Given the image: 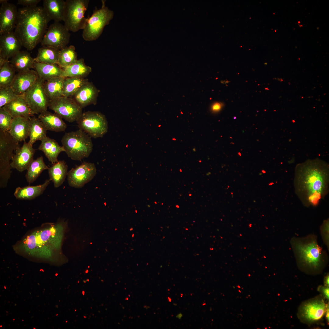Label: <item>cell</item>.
<instances>
[{"mask_svg":"<svg viewBox=\"0 0 329 329\" xmlns=\"http://www.w3.org/2000/svg\"><path fill=\"white\" fill-rule=\"evenodd\" d=\"M327 166L311 161L298 167L294 179L296 193L306 206H315L328 192Z\"/></svg>","mask_w":329,"mask_h":329,"instance_id":"1","label":"cell"},{"mask_svg":"<svg viewBox=\"0 0 329 329\" xmlns=\"http://www.w3.org/2000/svg\"><path fill=\"white\" fill-rule=\"evenodd\" d=\"M51 20L43 7L19 8L14 32L22 46L31 51L41 42Z\"/></svg>","mask_w":329,"mask_h":329,"instance_id":"2","label":"cell"},{"mask_svg":"<svg viewBox=\"0 0 329 329\" xmlns=\"http://www.w3.org/2000/svg\"><path fill=\"white\" fill-rule=\"evenodd\" d=\"M290 243L298 266L302 271L310 274H318L323 271L327 263L328 256L319 245L316 235L294 237L291 239Z\"/></svg>","mask_w":329,"mask_h":329,"instance_id":"3","label":"cell"},{"mask_svg":"<svg viewBox=\"0 0 329 329\" xmlns=\"http://www.w3.org/2000/svg\"><path fill=\"white\" fill-rule=\"evenodd\" d=\"M58 225L47 224L45 227L33 232L23 240L19 247L28 255L49 257L51 255Z\"/></svg>","mask_w":329,"mask_h":329,"instance_id":"4","label":"cell"},{"mask_svg":"<svg viewBox=\"0 0 329 329\" xmlns=\"http://www.w3.org/2000/svg\"><path fill=\"white\" fill-rule=\"evenodd\" d=\"M61 142L68 157L74 160L87 157L93 150L91 137L80 129L65 133Z\"/></svg>","mask_w":329,"mask_h":329,"instance_id":"5","label":"cell"},{"mask_svg":"<svg viewBox=\"0 0 329 329\" xmlns=\"http://www.w3.org/2000/svg\"><path fill=\"white\" fill-rule=\"evenodd\" d=\"M101 8L95 9L87 21L83 30L82 36L87 41L98 39L102 34L105 27L108 25L114 16L113 12L105 6L104 0H102Z\"/></svg>","mask_w":329,"mask_h":329,"instance_id":"6","label":"cell"},{"mask_svg":"<svg viewBox=\"0 0 329 329\" xmlns=\"http://www.w3.org/2000/svg\"><path fill=\"white\" fill-rule=\"evenodd\" d=\"M8 132L0 129V187L7 186L12 173L10 161L19 146Z\"/></svg>","mask_w":329,"mask_h":329,"instance_id":"7","label":"cell"},{"mask_svg":"<svg viewBox=\"0 0 329 329\" xmlns=\"http://www.w3.org/2000/svg\"><path fill=\"white\" fill-rule=\"evenodd\" d=\"M90 0H66L63 21L69 31L76 32L84 28L87 18L85 14Z\"/></svg>","mask_w":329,"mask_h":329,"instance_id":"8","label":"cell"},{"mask_svg":"<svg viewBox=\"0 0 329 329\" xmlns=\"http://www.w3.org/2000/svg\"><path fill=\"white\" fill-rule=\"evenodd\" d=\"M76 122L79 129L91 138L102 137L108 131L107 119L105 115L99 111L83 112Z\"/></svg>","mask_w":329,"mask_h":329,"instance_id":"9","label":"cell"},{"mask_svg":"<svg viewBox=\"0 0 329 329\" xmlns=\"http://www.w3.org/2000/svg\"><path fill=\"white\" fill-rule=\"evenodd\" d=\"M328 304H326L324 299L318 296L302 303L298 309L297 315L300 321L311 325L321 320L324 316Z\"/></svg>","mask_w":329,"mask_h":329,"instance_id":"10","label":"cell"},{"mask_svg":"<svg viewBox=\"0 0 329 329\" xmlns=\"http://www.w3.org/2000/svg\"><path fill=\"white\" fill-rule=\"evenodd\" d=\"M44 81L39 77L23 97L32 113L40 114L47 110L50 100L44 88Z\"/></svg>","mask_w":329,"mask_h":329,"instance_id":"11","label":"cell"},{"mask_svg":"<svg viewBox=\"0 0 329 329\" xmlns=\"http://www.w3.org/2000/svg\"><path fill=\"white\" fill-rule=\"evenodd\" d=\"M48 108L71 122L76 121L83 113L82 108L73 98L63 96L50 100Z\"/></svg>","mask_w":329,"mask_h":329,"instance_id":"12","label":"cell"},{"mask_svg":"<svg viewBox=\"0 0 329 329\" xmlns=\"http://www.w3.org/2000/svg\"><path fill=\"white\" fill-rule=\"evenodd\" d=\"M64 25L54 22L48 27L41 42L43 46L60 50L69 43L70 34Z\"/></svg>","mask_w":329,"mask_h":329,"instance_id":"13","label":"cell"},{"mask_svg":"<svg viewBox=\"0 0 329 329\" xmlns=\"http://www.w3.org/2000/svg\"><path fill=\"white\" fill-rule=\"evenodd\" d=\"M97 169L94 164L84 162L72 168L68 172L69 185L75 188H81L91 180L96 175Z\"/></svg>","mask_w":329,"mask_h":329,"instance_id":"14","label":"cell"},{"mask_svg":"<svg viewBox=\"0 0 329 329\" xmlns=\"http://www.w3.org/2000/svg\"><path fill=\"white\" fill-rule=\"evenodd\" d=\"M8 1H0V35L14 31L16 27L18 9Z\"/></svg>","mask_w":329,"mask_h":329,"instance_id":"15","label":"cell"},{"mask_svg":"<svg viewBox=\"0 0 329 329\" xmlns=\"http://www.w3.org/2000/svg\"><path fill=\"white\" fill-rule=\"evenodd\" d=\"M36 150L30 143L24 142L21 147H19L15 150V154L10 163L12 168L20 172L27 170L33 157Z\"/></svg>","mask_w":329,"mask_h":329,"instance_id":"16","label":"cell"},{"mask_svg":"<svg viewBox=\"0 0 329 329\" xmlns=\"http://www.w3.org/2000/svg\"><path fill=\"white\" fill-rule=\"evenodd\" d=\"M38 77L36 71L31 69L17 73L10 87L16 95L23 96Z\"/></svg>","mask_w":329,"mask_h":329,"instance_id":"17","label":"cell"},{"mask_svg":"<svg viewBox=\"0 0 329 329\" xmlns=\"http://www.w3.org/2000/svg\"><path fill=\"white\" fill-rule=\"evenodd\" d=\"M22 46L14 31L0 35V61H9Z\"/></svg>","mask_w":329,"mask_h":329,"instance_id":"18","label":"cell"},{"mask_svg":"<svg viewBox=\"0 0 329 329\" xmlns=\"http://www.w3.org/2000/svg\"><path fill=\"white\" fill-rule=\"evenodd\" d=\"M99 92L92 83L88 81L76 92L73 98L83 108L90 104H96Z\"/></svg>","mask_w":329,"mask_h":329,"instance_id":"19","label":"cell"},{"mask_svg":"<svg viewBox=\"0 0 329 329\" xmlns=\"http://www.w3.org/2000/svg\"><path fill=\"white\" fill-rule=\"evenodd\" d=\"M29 119L22 117L13 118L8 132L16 141L25 142L29 136Z\"/></svg>","mask_w":329,"mask_h":329,"instance_id":"20","label":"cell"},{"mask_svg":"<svg viewBox=\"0 0 329 329\" xmlns=\"http://www.w3.org/2000/svg\"><path fill=\"white\" fill-rule=\"evenodd\" d=\"M2 108L8 111L13 118L22 117L29 119L34 116L23 96L18 97Z\"/></svg>","mask_w":329,"mask_h":329,"instance_id":"21","label":"cell"},{"mask_svg":"<svg viewBox=\"0 0 329 329\" xmlns=\"http://www.w3.org/2000/svg\"><path fill=\"white\" fill-rule=\"evenodd\" d=\"M38 118L47 130L61 132L66 128L67 125L62 118L55 113L45 111L39 114Z\"/></svg>","mask_w":329,"mask_h":329,"instance_id":"22","label":"cell"},{"mask_svg":"<svg viewBox=\"0 0 329 329\" xmlns=\"http://www.w3.org/2000/svg\"><path fill=\"white\" fill-rule=\"evenodd\" d=\"M38 149L42 151L49 161L53 164L58 162V157L62 152L65 151L63 147L60 146L54 139L47 136L42 139Z\"/></svg>","mask_w":329,"mask_h":329,"instance_id":"23","label":"cell"},{"mask_svg":"<svg viewBox=\"0 0 329 329\" xmlns=\"http://www.w3.org/2000/svg\"><path fill=\"white\" fill-rule=\"evenodd\" d=\"M50 181L49 179H47L43 184L35 186L18 187L15 189L14 196L19 200L34 199L43 194Z\"/></svg>","mask_w":329,"mask_h":329,"instance_id":"24","label":"cell"},{"mask_svg":"<svg viewBox=\"0 0 329 329\" xmlns=\"http://www.w3.org/2000/svg\"><path fill=\"white\" fill-rule=\"evenodd\" d=\"M9 62L15 71L19 73L34 68L35 62L28 52L20 51L11 58Z\"/></svg>","mask_w":329,"mask_h":329,"instance_id":"25","label":"cell"},{"mask_svg":"<svg viewBox=\"0 0 329 329\" xmlns=\"http://www.w3.org/2000/svg\"><path fill=\"white\" fill-rule=\"evenodd\" d=\"M43 8L51 20L63 21L65 1L63 0H44Z\"/></svg>","mask_w":329,"mask_h":329,"instance_id":"26","label":"cell"},{"mask_svg":"<svg viewBox=\"0 0 329 329\" xmlns=\"http://www.w3.org/2000/svg\"><path fill=\"white\" fill-rule=\"evenodd\" d=\"M34 69L39 77L44 82L53 78L62 76V69L57 64H50L35 62Z\"/></svg>","mask_w":329,"mask_h":329,"instance_id":"27","label":"cell"},{"mask_svg":"<svg viewBox=\"0 0 329 329\" xmlns=\"http://www.w3.org/2000/svg\"><path fill=\"white\" fill-rule=\"evenodd\" d=\"M49 180L54 187L58 188L64 182L68 173V165L64 161H59L49 168Z\"/></svg>","mask_w":329,"mask_h":329,"instance_id":"28","label":"cell"},{"mask_svg":"<svg viewBox=\"0 0 329 329\" xmlns=\"http://www.w3.org/2000/svg\"><path fill=\"white\" fill-rule=\"evenodd\" d=\"M63 72L62 76L84 78L91 72V68L86 65L83 58L78 59L74 64L62 68Z\"/></svg>","mask_w":329,"mask_h":329,"instance_id":"29","label":"cell"},{"mask_svg":"<svg viewBox=\"0 0 329 329\" xmlns=\"http://www.w3.org/2000/svg\"><path fill=\"white\" fill-rule=\"evenodd\" d=\"M29 136L28 142L33 146L37 140L41 141L47 136V130L42 122L38 118L34 116L29 119Z\"/></svg>","mask_w":329,"mask_h":329,"instance_id":"30","label":"cell"},{"mask_svg":"<svg viewBox=\"0 0 329 329\" xmlns=\"http://www.w3.org/2000/svg\"><path fill=\"white\" fill-rule=\"evenodd\" d=\"M65 77L59 76L44 82V88L50 100L62 96L63 82Z\"/></svg>","mask_w":329,"mask_h":329,"instance_id":"31","label":"cell"},{"mask_svg":"<svg viewBox=\"0 0 329 329\" xmlns=\"http://www.w3.org/2000/svg\"><path fill=\"white\" fill-rule=\"evenodd\" d=\"M48 168L49 167L44 163L42 156L33 159L27 170L25 177L27 182L29 184L33 182L43 171Z\"/></svg>","mask_w":329,"mask_h":329,"instance_id":"32","label":"cell"},{"mask_svg":"<svg viewBox=\"0 0 329 329\" xmlns=\"http://www.w3.org/2000/svg\"><path fill=\"white\" fill-rule=\"evenodd\" d=\"M59 50L54 48L42 46L38 50V53L34 58L35 62L47 64H57Z\"/></svg>","mask_w":329,"mask_h":329,"instance_id":"33","label":"cell"},{"mask_svg":"<svg viewBox=\"0 0 329 329\" xmlns=\"http://www.w3.org/2000/svg\"><path fill=\"white\" fill-rule=\"evenodd\" d=\"M88 81L87 79L83 78H65L62 96L67 97L73 96L76 92Z\"/></svg>","mask_w":329,"mask_h":329,"instance_id":"34","label":"cell"},{"mask_svg":"<svg viewBox=\"0 0 329 329\" xmlns=\"http://www.w3.org/2000/svg\"><path fill=\"white\" fill-rule=\"evenodd\" d=\"M75 47L66 46L59 50L57 65L62 68L71 65L78 60Z\"/></svg>","mask_w":329,"mask_h":329,"instance_id":"35","label":"cell"},{"mask_svg":"<svg viewBox=\"0 0 329 329\" xmlns=\"http://www.w3.org/2000/svg\"><path fill=\"white\" fill-rule=\"evenodd\" d=\"M15 72L9 61H0V88L10 86Z\"/></svg>","mask_w":329,"mask_h":329,"instance_id":"36","label":"cell"},{"mask_svg":"<svg viewBox=\"0 0 329 329\" xmlns=\"http://www.w3.org/2000/svg\"><path fill=\"white\" fill-rule=\"evenodd\" d=\"M19 96L16 95L10 87L0 88V108L10 103Z\"/></svg>","mask_w":329,"mask_h":329,"instance_id":"37","label":"cell"},{"mask_svg":"<svg viewBox=\"0 0 329 329\" xmlns=\"http://www.w3.org/2000/svg\"><path fill=\"white\" fill-rule=\"evenodd\" d=\"M13 118L8 111L0 108V129L9 132Z\"/></svg>","mask_w":329,"mask_h":329,"instance_id":"38","label":"cell"},{"mask_svg":"<svg viewBox=\"0 0 329 329\" xmlns=\"http://www.w3.org/2000/svg\"><path fill=\"white\" fill-rule=\"evenodd\" d=\"M329 222L328 219L325 220L320 228V232L323 241L328 250L329 247Z\"/></svg>","mask_w":329,"mask_h":329,"instance_id":"39","label":"cell"},{"mask_svg":"<svg viewBox=\"0 0 329 329\" xmlns=\"http://www.w3.org/2000/svg\"><path fill=\"white\" fill-rule=\"evenodd\" d=\"M41 1V0H18L17 4L24 7L34 6H37Z\"/></svg>","mask_w":329,"mask_h":329,"instance_id":"40","label":"cell"},{"mask_svg":"<svg viewBox=\"0 0 329 329\" xmlns=\"http://www.w3.org/2000/svg\"><path fill=\"white\" fill-rule=\"evenodd\" d=\"M317 290L324 299H326L327 301L329 300V287L320 285L318 287Z\"/></svg>","mask_w":329,"mask_h":329,"instance_id":"41","label":"cell"},{"mask_svg":"<svg viewBox=\"0 0 329 329\" xmlns=\"http://www.w3.org/2000/svg\"><path fill=\"white\" fill-rule=\"evenodd\" d=\"M223 106L222 103L217 102L214 103L211 106V110L213 113H217L219 111Z\"/></svg>","mask_w":329,"mask_h":329,"instance_id":"42","label":"cell"},{"mask_svg":"<svg viewBox=\"0 0 329 329\" xmlns=\"http://www.w3.org/2000/svg\"><path fill=\"white\" fill-rule=\"evenodd\" d=\"M324 286L327 287L329 286V274H327L324 277Z\"/></svg>","mask_w":329,"mask_h":329,"instance_id":"43","label":"cell"},{"mask_svg":"<svg viewBox=\"0 0 329 329\" xmlns=\"http://www.w3.org/2000/svg\"><path fill=\"white\" fill-rule=\"evenodd\" d=\"M329 306H328V307H327V310H326V312H325V315H324L325 316L326 319V320L327 321V322L328 323H329Z\"/></svg>","mask_w":329,"mask_h":329,"instance_id":"44","label":"cell"},{"mask_svg":"<svg viewBox=\"0 0 329 329\" xmlns=\"http://www.w3.org/2000/svg\"><path fill=\"white\" fill-rule=\"evenodd\" d=\"M182 317V314L181 313L178 314V315L176 316V317L180 319H181Z\"/></svg>","mask_w":329,"mask_h":329,"instance_id":"45","label":"cell"},{"mask_svg":"<svg viewBox=\"0 0 329 329\" xmlns=\"http://www.w3.org/2000/svg\"><path fill=\"white\" fill-rule=\"evenodd\" d=\"M238 287L239 288H240V287L239 286H238Z\"/></svg>","mask_w":329,"mask_h":329,"instance_id":"46","label":"cell"}]
</instances>
